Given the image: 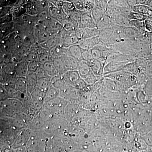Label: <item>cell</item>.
<instances>
[{
	"mask_svg": "<svg viewBox=\"0 0 152 152\" xmlns=\"http://www.w3.org/2000/svg\"><path fill=\"white\" fill-rule=\"evenodd\" d=\"M82 58H83V60L88 63L90 62L91 61L94 59V58H93L90 51L83 50Z\"/></svg>",
	"mask_w": 152,
	"mask_h": 152,
	"instance_id": "f907efd6",
	"label": "cell"
},
{
	"mask_svg": "<svg viewBox=\"0 0 152 152\" xmlns=\"http://www.w3.org/2000/svg\"><path fill=\"white\" fill-rule=\"evenodd\" d=\"M45 124V123L41 119L39 115H38L28 123L26 128L32 131L40 130L43 128Z\"/></svg>",
	"mask_w": 152,
	"mask_h": 152,
	"instance_id": "603a6c76",
	"label": "cell"
},
{
	"mask_svg": "<svg viewBox=\"0 0 152 152\" xmlns=\"http://www.w3.org/2000/svg\"><path fill=\"white\" fill-rule=\"evenodd\" d=\"M95 7V1H85L84 10L91 12Z\"/></svg>",
	"mask_w": 152,
	"mask_h": 152,
	"instance_id": "816d5d0a",
	"label": "cell"
},
{
	"mask_svg": "<svg viewBox=\"0 0 152 152\" xmlns=\"http://www.w3.org/2000/svg\"><path fill=\"white\" fill-rule=\"evenodd\" d=\"M60 58L62 60L67 71L77 70L79 62L73 57L67 55Z\"/></svg>",
	"mask_w": 152,
	"mask_h": 152,
	"instance_id": "ffe728a7",
	"label": "cell"
},
{
	"mask_svg": "<svg viewBox=\"0 0 152 152\" xmlns=\"http://www.w3.org/2000/svg\"><path fill=\"white\" fill-rule=\"evenodd\" d=\"M62 8L64 12L69 15L74 11L77 10L74 5L72 1H64Z\"/></svg>",
	"mask_w": 152,
	"mask_h": 152,
	"instance_id": "ab89813d",
	"label": "cell"
},
{
	"mask_svg": "<svg viewBox=\"0 0 152 152\" xmlns=\"http://www.w3.org/2000/svg\"><path fill=\"white\" fill-rule=\"evenodd\" d=\"M112 22L115 25L120 26H130V21L127 17L115 11L110 18Z\"/></svg>",
	"mask_w": 152,
	"mask_h": 152,
	"instance_id": "d6986e66",
	"label": "cell"
},
{
	"mask_svg": "<svg viewBox=\"0 0 152 152\" xmlns=\"http://www.w3.org/2000/svg\"><path fill=\"white\" fill-rule=\"evenodd\" d=\"M29 50V47L26 46L21 43H19L15 50L11 54L12 62L17 64L25 60Z\"/></svg>",
	"mask_w": 152,
	"mask_h": 152,
	"instance_id": "9c48e42d",
	"label": "cell"
},
{
	"mask_svg": "<svg viewBox=\"0 0 152 152\" xmlns=\"http://www.w3.org/2000/svg\"><path fill=\"white\" fill-rule=\"evenodd\" d=\"M30 94L35 107L39 113L45 104L46 94L37 88Z\"/></svg>",
	"mask_w": 152,
	"mask_h": 152,
	"instance_id": "30bf717a",
	"label": "cell"
},
{
	"mask_svg": "<svg viewBox=\"0 0 152 152\" xmlns=\"http://www.w3.org/2000/svg\"><path fill=\"white\" fill-rule=\"evenodd\" d=\"M62 76L66 84L74 88L81 79L77 70L67 71Z\"/></svg>",
	"mask_w": 152,
	"mask_h": 152,
	"instance_id": "4fadbf2b",
	"label": "cell"
},
{
	"mask_svg": "<svg viewBox=\"0 0 152 152\" xmlns=\"http://www.w3.org/2000/svg\"><path fill=\"white\" fill-rule=\"evenodd\" d=\"M50 61H53L49 54V50L45 49L38 56L37 61L41 65H43L45 63Z\"/></svg>",
	"mask_w": 152,
	"mask_h": 152,
	"instance_id": "60d3db41",
	"label": "cell"
},
{
	"mask_svg": "<svg viewBox=\"0 0 152 152\" xmlns=\"http://www.w3.org/2000/svg\"><path fill=\"white\" fill-rule=\"evenodd\" d=\"M48 7V1H27L26 14L36 16Z\"/></svg>",
	"mask_w": 152,
	"mask_h": 152,
	"instance_id": "277c9868",
	"label": "cell"
},
{
	"mask_svg": "<svg viewBox=\"0 0 152 152\" xmlns=\"http://www.w3.org/2000/svg\"><path fill=\"white\" fill-rule=\"evenodd\" d=\"M108 2V1H95V7L105 14Z\"/></svg>",
	"mask_w": 152,
	"mask_h": 152,
	"instance_id": "bcb514c9",
	"label": "cell"
},
{
	"mask_svg": "<svg viewBox=\"0 0 152 152\" xmlns=\"http://www.w3.org/2000/svg\"><path fill=\"white\" fill-rule=\"evenodd\" d=\"M3 52L1 51V49H0V55Z\"/></svg>",
	"mask_w": 152,
	"mask_h": 152,
	"instance_id": "6f0895ef",
	"label": "cell"
},
{
	"mask_svg": "<svg viewBox=\"0 0 152 152\" xmlns=\"http://www.w3.org/2000/svg\"><path fill=\"white\" fill-rule=\"evenodd\" d=\"M99 30L97 28H78L76 31L75 34L79 39H88L97 37L99 35Z\"/></svg>",
	"mask_w": 152,
	"mask_h": 152,
	"instance_id": "9a60e30c",
	"label": "cell"
},
{
	"mask_svg": "<svg viewBox=\"0 0 152 152\" xmlns=\"http://www.w3.org/2000/svg\"><path fill=\"white\" fill-rule=\"evenodd\" d=\"M63 28L68 31L76 32L79 28V24L75 20L72 18L69 15L61 23Z\"/></svg>",
	"mask_w": 152,
	"mask_h": 152,
	"instance_id": "484cf974",
	"label": "cell"
},
{
	"mask_svg": "<svg viewBox=\"0 0 152 152\" xmlns=\"http://www.w3.org/2000/svg\"><path fill=\"white\" fill-rule=\"evenodd\" d=\"M69 15L72 18L74 19L77 22L78 24L82 18V13L80 11L76 10H75L72 12V13L70 14Z\"/></svg>",
	"mask_w": 152,
	"mask_h": 152,
	"instance_id": "681fc988",
	"label": "cell"
},
{
	"mask_svg": "<svg viewBox=\"0 0 152 152\" xmlns=\"http://www.w3.org/2000/svg\"><path fill=\"white\" fill-rule=\"evenodd\" d=\"M67 31V35L63 42L62 47L64 48H68L72 46L78 45L80 41L76 35L75 32Z\"/></svg>",
	"mask_w": 152,
	"mask_h": 152,
	"instance_id": "7402d4cb",
	"label": "cell"
},
{
	"mask_svg": "<svg viewBox=\"0 0 152 152\" xmlns=\"http://www.w3.org/2000/svg\"><path fill=\"white\" fill-rule=\"evenodd\" d=\"M27 1H18L16 4L11 8V13L13 18H18L26 13Z\"/></svg>",
	"mask_w": 152,
	"mask_h": 152,
	"instance_id": "ac0fdd59",
	"label": "cell"
},
{
	"mask_svg": "<svg viewBox=\"0 0 152 152\" xmlns=\"http://www.w3.org/2000/svg\"><path fill=\"white\" fill-rule=\"evenodd\" d=\"M67 49L69 56L73 57L79 62L83 61L82 54H83V50L78 45H75L70 47Z\"/></svg>",
	"mask_w": 152,
	"mask_h": 152,
	"instance_id": "83f0119b",
	"label": "cell"
},
{
	"mask_svg": "<svg viewBox=\"0 0 152 152\" xmlns=\"http://www.w3.org/2000/svg\"><path fill=\"white\" fill-rule=\"evenodd\" d=\"M16 64L11 62L0 69V83L4 85L11 77L16 76Z\"/></svg>",
	"mask_w": 152,
	"mask_h": 152,
	"instance_id": "8992f818",
	"label": "cell"
},
{
	"mask_svg": "<svg viewBox=\"0 0 152 152\" xmlns=\"http://www.w3.org/2000/svg\"><path fill=\"white\" fill-rule=\"evenodd\" d=\"M41 66H42V65L38 62L37 61L30 62L28 63V73H35L36 72Z\"/></svg>",
	"mask_w": 152,
	"mask_h": 152,
	"instance_id": "7dc6e473",
	"label": "cell"
},
{
	"mask_svg": "<svg viewBox=\"0 0 152 152\" xmlns=\"http://www.w3.org/2000/svg\"><path fill=\"white\" fill-rule=\"evenodd\" d=\"M91 14L93 19H94V21L97 25L104 16V14L102 12H101L100 10L96 7H95L91 11Z\"/></svg>",
	"mask_w": 152,
	"mask_h": 152,
	"instance_id": "b9f144b4",
	"label": "cell"
},
{
	"mask_svg": "<svg viewBox=\"0 0 152 152\" xmlns=\"http://www.w3.org/2000/svg\"><path fill=\"white\" fill-rule=\"evenodd\" d=\"M144 4L148 6L151 8L152 9V1H146Z\"/></svg>",
	"mask_w": 152,
	"mask_h": 152,
	"instance_id": "9f6ffc18",
	"label": "cell"
},
{
	"mask_svg": "<svg viewBox=\"0 0 152 152\" xmlns=\"http://www.w3.org/2000/svg\"><path fill=\"white\" fill-rule=\"evenodd\" d=\"M144 23H145V31H147L148 32H152V20L151 18L148 17V18L146 19L144 21Z\"/></svg>",
	"mask_w": 152,
	"mask_h": 152,
	"instance_id": "db71d44e",
	"label": "cell"
},
{
	"mask_svg": "<svg viewBox=\"0 0 152 152\" xmlns=\"http://www.w3.org/2000/svg\"><path fill=\"white\" fill-rule=\"evenodd\" d=\"M48 3L49 18L56 20L61 23L63 20L68 18L69 15H66L63 10L62 7L56 6L50 1Z\"/></svg>",
	"mask_w": 152,
	"mask_h": 152,
	"instance_id": "ba28073f",
	"label": "cell"
},
{
	"mask_svg": "<svg viewBox=\"0 0 152 152\" xmlns=\"http://www.w3.org/2000/svg\"><path fill=\"white\" fill-rule=\"evenodd\" d=\"M76 9L79 11L85 10V1H72Z\"/></svg>",
	"mask_w": 152,
	"mask_h": 152,
	"instance_id": "f5cc1de1",
	"label": "cell"
},
{
	"mask_svg": "<svg viewBox=\"0 0 152 152\" xmlns=\"http://www.w3.org/2000/svg\"><path fill=\"white\" fill-rule=\"evenodd\" d=\"M42 48L46 50H50L58 45V38L57 34L51 36L50 38L43 43L39 45Z\"/></svg>",
	"mask_w": 152,
	"mask_h": 152,
	"instance_id": "1f68e13d",
	"label": "cell"
},
{
	"mask_svg": "<svg viewBox=\"0 0 152 152\" xmlns=\"http://www.w3.org/2000/svg\"><path fill=\"white\" fill-rule=\"evenodd\" d=\"M7 99V95L5 87L0 83V101H3Z\"/></svg>",
	"mask_w": 152,
	"mask_h": 152,
	"instance_id": "11a10c76",
	"label": "cell"
},
{
	"mask_svg": "<svg viewBox=\"0 0 152 152\" xmlns=\"http://www.w3.org/2000/svg\"><path fill=\"white\" fill-rule=\"evenodd\" d=\"M60 96V91L51 86L47 92L45 97V104Z\"/></svg>",
	"mask_w": 152,
	"mask_h": 152,
	"instance_id": "e575fe53",
	"label": "cell"
},
{
	"mask_svg": "<svg viewBox=\"0 0 152 152\" xmlns=\"http://www.w3.org/2000/svg\"></svg>",
	"mask_w": 152,
	"mask_h": 152,
	"instance_id": "680465c9",
	"label": "cell"
},
{
	"mask_svg": "<svg viewBox=\"0 0 152 152\" xmlns=\"http://www.w3.org/2000/svg\"><path fill=\"white\" fill-rule=\"evenodd\" d=\"M52 86L57 89L60 90L64 86L66 85L62 75H57L51 77Z\"/></svg>",
	"mask_w": 152,
	"mask_h": 152,
	"instance_id": "d590c367",
	"label": "cell"
},
{
	"mask_svg": "<svg viewBox=\"0 0 152 152\" xmlns=\"http://www.w3.org/2000/svg\"><path fill=\"white\" fill-rule=\"evenodd\" d=\"M81 12L82 18L79 23V28H97V25L93 19L91 12L86 10L81 11Z\"/></svg>",
	"mask_w": 152,
	"mask_h": 152,
	"instance_id": "8fae6325",
	"label": "cell"
},
{
	"mask_svg": "<svg viewBox=\"0 0 152 152\" xmlns=\"http://www.w3.org/2000/svg\"><path fill=\"white\" fill-rule=\"evenodd\" d=\"M35 75L37 78L38 80V79L49 77L45 69H44L42 65L37 70L36 72Z\"/></svg>",
	"mask_w": 152,
	"mask_h": 152,
	"instance_id": "c3c4849f",
	"label": "cell"
},
{
	"mask_svg": "<svg viewBox=\"0 0 152 152\" xmlns=\"http://www.w3.org/2000/svg\"><path fill=\"white\" fill-rule=\"evenodd\" d=\"M126 64L117 62H109L106 64L104 70V75L113 73L121 70L124 66Z\"/></svg>",
	"mask_w": 152,
	"mask_h": 152,
	"instance_id": "44dd1931",
	"label": "cell"
},
{
	"mask_svg": "<svg viewBox=\"0 0 152 152\" xmlns=\"http://www.w3.org/2000/svg\"><path fill=\"white\" fill-rule=\"evenodd\" d=\"M28 62L26 60L17 63L16 69V76L17 77H26L28 73Z\"/></svg>",
	"mask_w": 152,
	"mask_h": 152,
	"instance_id": "cb8c5ba5",
	"label": "cell"
},
{
	"mask_svg": "<svg viewBox=\"0 0 152 152\" xmlns=\"http://www.w3.org/2000/svg\"><path fill=\"white\" fill-rule=\"evenodd\" d=\"M36 18L37 23L46 21L49 18L48 7L36 16Z\"/></svg>",
	"mask_w": 152,
	"mask_h": 152,
	"instance_id": "7bdbcfd3",
	"label": "cell"
},
{
	"mask_svg": "<svg viewBox=\"0 0 152 152\" xmlns=\"http://www.w3.org/2000/svg\"><path fill=\"white\" fill-rule=\"evenodd\" d=\"M37 23L34 30V34L35 37L37 44L39 45L43 43L51 37V35L45 26V22Z\"/></svg>",
	"mask_w": 152,
	"mask_h": 152,
	"instance_id": "52a82bcc",
	"label": "cell"
},
{
	"mask_svg": "<svg viewBox=\"0 0 152 152\" xmlns=\"http://www.w3.org/2000/svg\"><path fill=\"white\" fill-rule=\"evenodd\" d=\"M90 52L94 59L106 63L113 51L107 45H100L93 48Z\"/></svg>",
	"mask_w": 152,
	"mask_h": 152,
	"instance_id": "5b68a950",
	"label": "cell"
},
{
	"mask_svg": "<svg viewBox=\"0 0 152 152\" xmlns=\"http://www.w3.org/2000/svg\"><path fill=\"white\" fill-rule=\"evenodd\" d=\"M115 25L112 22L110 18L104 15L100 21L98 23L97 28L98 30H100L107 28L113 27Z\"/></svg>",
	"mask_w": 152,
	"mask_h": 152,
	"instance_id": "8d00e7d4",
	"label": "cell"
},
{
	"mask_svg": "<svg viewBox=\"0 0 152 152\" xmlns=\"http://www.w3.org/2000/svg\"><path fill=\"white\" fill-rule=\"evenodd\" d=\"M130 26L134 28L140 33L143 32L145 31L144 22L131 20L130 21Z\"/></svg>",
	"mask_w": 152,
	"mask_h": 152,
	"instance_id": "f6af8a7d",
	"label": "cell"
},
{
	"mask_svg": "<svg viewBox=\"0 0 152 152\" xmlns=\"http://www.w3.org/2000/svg\"><path fill=\"white\" fill-rule=\"evenodd\" d=\"M32 131L26 128L20 131L15 140V144L20 146L26 145Z\"/></svg>",
	"mask_w": 152,
	"mask_h": 152,
	"instance_id": "2e32d148",
	"label": "cell"
},
{
	"mask_svg": "<svg viewBox=\"0 0 152 152\" xmlns=\"http://www.w3.org/2000/svg\"><path fill=\"white\" fill-rule=\"evenodd\" d=\"M91 70L97 78L101 77L104 74V70L106 63L94 59L88 63Z\"/></svg>",
	"mask_w": 152,
	"mask_h": 152,
	"instance_id": "e0dca14e",
	"label": "cell"
},
{
	"mask_svg": "<svg viewBox=\"0 0 152 152\" xmlns=\"http://www.w3.org/2000/svg\"><path fill=\"white\" fill-rule=\"evenodd\" d=\"M77 71L81 78L87 75L91 71L89 65L84 60L79 62Z\"/></svg>",
	"mask_w": 152,
	"mask_h": 152,
	"instance_id": "d6a6232c",
	"label": "cell"
},
{
	"mask_svg": "<svg viewBox=\"0 0 152 152\" xmlns=\"http://www.w3.org/2000/svg\"><path fill=\"white\" fill-rule=\"evenodd\" d=\"M3 108L7 115L12 117L23 111L24 106L21 101L17 99L7 98L2 101Z\"/></svg>",
	"mask_w": 152,
	"mask_h": 152,
	"instance_id": "3957f363",
	"label": "cell"
},
{
	"mask_svg": "<svg viewBox=\"0 0 152 152\" xmlns=\"http://www.w3.org/2000/svg\"><path fill=\"white\" fill-rule=\"evenodd\" d=\"M19 43L18 35L15 32L10 33L0 40V49L3 53L11 55Z\"/></svg>",
	"mask_w": 152,
	"mask_h": 152,
	"instance_id": "7a4b0ae2",
	"label": "cell"
},
{
	"mask_svg": "<svg viewBox=\"0 0 152 152\" xmlns=\"http://www.w3.org/2000/svg\"><path fill=\"white\" fill-rule=\"evenodd\" d=\"M132 10L152 18V9L146 5H137L132 8Z\"/></svg>",
	"mask_w": 152,
	"mask_h": 152,
	"instance_id": "4dcf8cb0",
	"label": "cell"
},
{
	"mask_svg": "<svg viewBox=\"0 0 152 152\" xmlns=\"http://www.w3.org/2000/svg\"><path fill=\"white\" fill-rule=\"evenodd\" d=\"M45 26L51 35L58 34L63 28L62 25L59 22L50 18L45 22Z\"/></svg>",
	"mask_w": 152,
	"mask_h": 152,
	"instance_id": "5bb4252c",
	"label": "cell"
},
{
	"mask_svg": "<svg viewBox=\"0 0 152 152\" xmlns=\"http://www.w3.org/2000/svg\"><path fill=\"white\" fill-rule=\"evenodd\" d=\"M42 66L49 77H52L58 75V72L55 68L53 61L47 62L43 65Z\"/></svg>",
	"mask_w": 152,
	"mask_h": 152,
	"instance_id": "836d02e7",
	"label": "cell"
},
{
	"mask_svg": "<svg viewBox=\"0 0 152 152\" xmlns=\"http://www.w3.org/2000/svg\"><path fill=\"white\" fill-rule=\"evenodd\" d=\"M78 45L82 50L88 51L91 50L98 45H104L102 43L98 36L80 40Z\"/></svg>",
	"mask_w": 152,
	"mask_h": 152,
	"instance_id": "7c38bea8",
	"label": "cell"
},
{
	"mask_svg": "<svg viewBox=\"0 0 152 152\" xmlns=\"http://www.w3.org/2000/svg\"><path fill=\"white\" fill-rule=\"evenodd\" d=\"M14 32L18 34L34 32L37 21L36 16L25 14L18 18H13Z\"/></svg>",
	"mask_w": 152,
	"mask_h": 152,
	"instance_id": "6da1fadb",
	"label": "cell"
},
{
	"mask_svg": "<svg viewBox=\"0 0 152 152\" xmlns=\"http://www.w3.org/2000/svg\"><path fill=\"white\" fill-rule=\"evenodd\" d=\"M12 62L11 55L7 53H2L0 55V69Z\"/></svg>",
	"mask_w": 152,
	"mask_h": 152,
	"instance_id": "ee69618b",
	"label": "cell"
},
{
	"mask_svg": "<svg viewBox=\"0 0 152 152\" xmlns=\"http://www.w3.org/2000/svg\"><path fill=\"white\" fill-rule=\"evenodd\" d=\"M26 79L28 93L31 94L37 88L38 79L35 73H28Z\"/></svg>",
	"mask_w": 152,
	"mask_h": 152,
	"instance_id": "d4e9b609",
	"label": "cell"
},
{
	"mask_svg": "<svg viewBox=\"0 0 152 152\" xmlns=\"http://www.w3.org/2000/svg\"><path fill=\"white\" fill-rule=\"evenodd\" d=\"M54 65L58 72V75H63L66 72L65 66L64 65L62 60L60 58L55 59L53 60Z\"/></svg>",
	"mask_w": 152,
	"mask_h": 152,
	"instance_id": "f35d334b",
	"label": "cell"
},
{
	"mask_svg": "<svg viewBox=\"0 0 152 152\" xmlns=\"http://www.w3.org/2000/svg\"><path fill=\"white\" fill-rule=\"evenodd\" d=\"M51 86V77H47L38 80L37 88L45 94H46L47 92Z\"/></svg>",
	"mask_w": 152,
	"mask_h": 152,
	"instance_id": "f1b7e54d",
	"label": "cell"
},
{
	"mask_svg": "<svg viewBox=\"0 0 152 152\" xmlns=\"http://www.w3.org/2000/svg\"><path fill=\"white\" fill-rule=\"evenodd\" d=\"M15 89L20 94L27 96L28 93L26 77H18L16 83Z\"/></svg>",
	"mask_w": 152,
	"mask_h": 152,
	"instance_id": "f546056e",
	"label": "cell"
},
{
	"mask_svg": "<svg viewBox=\"0 0 152 152\" xmlns=\"http://www.w3.org/2000/svg\"><path fill=\"white\" fill-rule=\"evenodd\" d=\"M148 16L137 12L131 10L127 15L128 19L131 20H137L144 22Z\"/></svg>",
	"mask_w": 152,
	"mask_h": 152,
	"instance_id": "74e56055",
	"label": "cell"
},
{
	"mask_svg": "<svg viewBox=\"0 0 152 152\" xmlns=\"http://www.w3.org/2000/svg\"><path fill=\"white\" fill-rule=\"evenodd\" d=\"M114 26L99 30L98 37L102 43L104 44L105 45L113 32Z\"/></svg>",
	"mask_w": 152,
	"mask_h": 152,
	"instance_id": "4316f807",
	"label": "cell"
}]
</instances>
